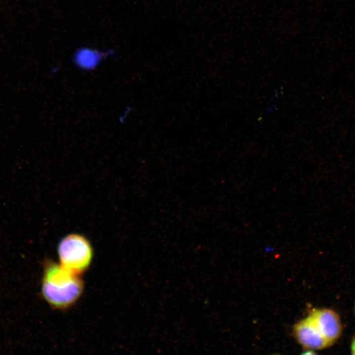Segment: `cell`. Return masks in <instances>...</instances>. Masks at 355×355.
I'll return each mask as SVG.
<instances>
[{
  "label": "cell",
  "mask_w": 355,
  "mask_h": 355,
  "mask_svg": "<svg viewBox=\"0 0 355 355\" xmlns=\"http://www.w3.org/2000/svg\"><path fill=\"white\" fill-rule=\"evenodd\" d=\"M294 331L297 341L305 348L320 350L330 346L309 316L294 325Z\"/></svg>",
  "instance_id": "277c9868"
},
{
  "label": "cell",
  "mask_w": 355,
  "mask_h": 355,
  "mask_svg": "<svg viewBox=\"0 0 355 355\" xmlns=\"http://www.w3.org/2000/svg\"><path fill=\"white\" fill-rule=\"evenodd\" d=\"M83 288L79 275L51 260L44 262L41 294L53 308L65 309L70 307L81 295Z\"/></svg>",
  "instance_id": "6da1fadb"
},
{
  "label": "cell",
  "mask_w": 355,
  "mask_h": 355,
  "mask_svg": "<svg viewBox=\"0 0 355 355\" xmlns=\"http://www.w3.org/2000/svg\"><path fill=\"white\" fill-rule=\"evenodd\" d=\"M309 316L330 346L340 337L342 330L338 314L330 309H314Z\"/></svg>",
  "instance_id": "3957f363"
},
{
  "label": "cell",
  "mask_w": 355,
  "mask_h": 355,
  "mask_svg": "<svg viewBox=\"0 0 355 355\" xmlns=\"http://www.w3.org/2000/svg\"><path fill=\"white\" fill-rule=\"evenodd\" d=\"M60 264L69 271L79 275L89 268L93 250L89 241L77 233L63 237L57 247Z\"/></svg>",
  "instance_id": "7a4b0ae2"
},
{
  "label": "cell",
  "mask_w": 355,
  "mask_h": 355,
  "mask_svg": "<svg viewBox=\"0 0 355 355\" xmlns=\"http://www.w3.org/2000/svg\"><path fill=\"white\" fill-rule=\"evenodd\" d=\"M351 349L352 354L355 355V335L353 337L351 342Z\"/></svg>",
  "instance_id": "8992f818"
},
{
  "label": "cell",
  "mask_w": 355,
  "mask_h": 355,
  "mask_svg": "<svg viewBox=\"0 0 355 355\" xmlns=\"http://www.w3.org/2000/svg\"><path fill=\"white\" fill-rule=\"evenodd\" d=\"M106 54L89 47L78 49L73 56V61L79 68L85 71L93 70L102 62Z\"/></svg>",
  "instance_id": "5b68a950"
}]
</instances>
